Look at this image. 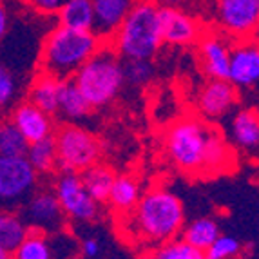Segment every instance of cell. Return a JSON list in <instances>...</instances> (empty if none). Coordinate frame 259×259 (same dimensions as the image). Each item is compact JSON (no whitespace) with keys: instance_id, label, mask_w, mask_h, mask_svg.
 Here are the masks:
<instances>
[{"instance_id":"1","label":"cell","mask_w":259,"mask_h":259,"mask_svg":"<svg viewBox=\"0 0 259 259\" xmlns=\"http://www.w3.org/2000/svg\"><path fill=\"white\" fill-rule=\"evenodd\" d=\"M185 229V208L182 199L165 187H152L143 192L140 203L123 216L127 238L143 245H165Z\"/></svg>"},{"instance_id":"2","label":"cell","mask_w":259,"mask_h":259,"mask_svg":"<svg viewBox=\"0 0 259 259\" xmlns=\"http://www.w3.org/2000/svg\"><path fill=\"white\" fill-rule=\"evenodd\" d=\"M104 46L105 42L95 31H76L56 26L42 40L38 67L42 73L67 82L73 80Z\"/></svg>"},{"instance_id":"3","label":"cell","mask_w":259,"mask_h":259,"mask_svg":"<svg viewBox=\"0 0 259 259\" xmlns=\"http://www.w3.org/2000/svg\"><path fill=\"white\" fill-rule=\"evenodd\" d=\"M107 44L123 60H152L163 46L161 9L152 0H136L129 17Z\"/></svg>"},{"instance_id":"4","label":"cell","mask_w":259,"mask_h":259,"mask_svg":"<svg viewBox=\"0 0 259 259\" xmlns=\"http://www.w3.org/2000/svg\"><path fill=\"white\" fill-rule=\"evenodd\" d=\"M73 82L83 93L95 109L111 105L121 89L125 87V67L123 58L105 44L91 60L78 71Z\"/></svg>"},{"instance_id":"5","label":"cell","mask_w":259,"mask_h":259,"mask_svg":"<svg viewBox=\"0 0 259 259\" xmlns=\"http://www.w3.org/2000/svg\"><path fill=\"white\" fill-rule=\"evenodd\" d=\"M212 127L196 116H183L170 123L165 133V151L183 172H203L205 154Z\"/></svg>"},{"instance_id":"6","label":"cell","mask_w":259,"mask_h":259,"mask_svg":"<svg viewBox=\"0 0 259 259\" xmlns=\"http://www.w3.org/2000/svg\"><path fill=\"white\" fill-rule=\"evenodd\" d=\"M58 170L82 174L98 163L100 142L91 131L78 123H65L55 131Z\"/></svg>"},{"instance_id":"7","label":"cell","mask_w":259,"mask_h":259,"mask_svg":"<svg viewBox=\"0 0 259 259\" xmlns=\"http://www.w3.org/2000/svg\"><path fill=\"white\" fill-rule=\"evenodd\" d=\"M38 172L26 156L0 158V199L4 210L18 212L36 192Z\"/></svg>"},{"instance_id":"8","label":"cell","mask_w":259,"mask_h":259,"mask_svg":"<svg viewBox=\"0 0 259 259\" xmlns=\"http://www.w3.org/2000/svg\"><path fill=\"white\" fill-rule=\"evenodd\" d=\"M53 190L67 220L76 221V223H89L100 216V203L95 201L93 196L85 190L80 174L60 172Z\"/></svg>"},{"instance_id":"9","label":"cell","mask_w":259,"mask_h":259,"mask_svg":"<svg viewBox=\"0 0 259 259\" xmlns=\"http://www.w3.org/2000/svg\"><path fill=\"white\" fill-rule=\"evenodd\" d=\"M22 220L26 221L31 230H38L44 234H58L65 229L67 216L55 190L40 189L27 199L18 210Z\"/></svg>"},{"instance_id":"10","label":"cell","mask_w":259,"mask_h":259,"mask_svg":"<svg viewBox=\"0 0 259 259\" xmlns=\"http://www.w3.org/2000/svg\"><path fill=\"white\" fill-rule=\"evenodd\" d=\"M216 17L229 36L236 40L254 38L259 27V0H218Z\"/></svg>"},{"instance_id":"11","label":"cell","mask_w":259,"mask_h":259,"mask_svg":"<svg viewBox=\"0 0 259 259\" xmlns=\"http://www.w3.org/2000/svg\"><path fill=\"white\" fill-rule=\"evenodd\" d=\"M229 82L236 89H250L259 83V44L254 38L238 40L232 46Z\"/></svg>"},{"instance_id":"12","label":"cell","mask_w":259,"mask_h":259,"mask_svg":"<svg viewBox=\"0 0 259 259\" xmlns=\"http://www.w3.org/2000/svg\"><path fill=\"white\" fill-rule=\"evenodd\" d=\"M9 121L24 134V138L29 143L42 142L46 138L55 136L53 131V116L44 112L29 100H24L17 104L9 112Z\"/></svg>"},{"instance_id":"13","label":"cell","mask_w":259,"mask_h":259,"mask_svg":"<svg viewBox=\"0 0 259 259\" xmlns=\"http://www.w3.org/2000/svg\"><path fill=\"white\" fill-rule=\"evenodd\" d=\"M238 102V93L229 80H208L198 93L196 105L205 118L218 120L229 114Z\"/></svg>"},{"instance_id":"14","label":"cell","mask_w":259,"mask_h":259,"mask_svg":"<svg viewBox=\"0 0 259 259\" xmlns=\"http://www.w3.org/2000/svg\"><path fill=\"white\" fill-rule=\"evenodd\" d=\"M232 46L218 33H207L199 40V60L210 80H229Z\"/></svg>"},{"instance_id":"15","label":"cell","mask_w":259,"mask_h":259,"mask_svg":"<svg viewBox=\"0 0 259 259\" xmlns=\"http://www.w3.org/2000/svg\"><path fill=\"white\" fill-rule=\"evenodd\" d=\"M163 44L185 48L201 40V27L185 9H161Z\"/></svg>"},{"instance_id":"16","label":"cell","mask_w":259,"mask_h":259,"mask_svg":"<svg viewBox=\"0 0 259 259\" xmlns=\"http://www.w3.org/2000/svg\"><path fill=\"white\" fill-rule=\"evenodd\" d=\"M136 0H95V33L105 44L118 33Z\"/></svg>"},{"instance_id":"17","label":"cell","mask_w":259,"mask_h":259,"mask_svg":"<svg viewBox=\"0 0 259 259\" xmlns=\"http://www.w3.org/2000/svg\"><path fill=\"white\" fill-rule=\"evenodd\" d=\"M62 85H64L62 80L38 71V74L33 78V82L27 89V100L42 109L44 112H48L49 116H55L60 112Z\"/></svg>"},{"instance_id":"18","label":"cell","mask_w":259,"mask_h":259,"mask_svg":"<svg viewBox=\"0 0 259 259\" xmlns=\"http://www.w3.org/2000/svg\"><path fill=\"white\" fill-rule=\"evenodd\" d=\"M142 189L140 182L131 174H120L114 180L111 196H109V207L116 212L118 216H127L136 208L142 199Z\"/></svg>"},{"instance_id":"19","label":"cell","mask_w":259,"mask_h":259,"mask_svg":"<svg viewBox=\"0 0 259 259\" xmlns=\"http://www.w3.org/2000/svg\"><path fill=\"white\" fill-rule=\"evenodd\" d=\"M31 229L15 210H2L0 216V252L13 257L15 252L26 241Z\"/></svg>"},{"instance_id":"20","label":"cell","mask_w":259,"mask_h":259,"mask_svg":"<svg viewBox=\"0 0 259 259\" xmlns=\"http://www.w3.org/2000/svg\"><path fill=\"white\" fill-rule=\"evenodd\" d=\"M93 105L89 104V100L83 96V93L78 89V85L73 80H67L62 85V96H60V114L67 123H78L85 121L91 116Z\"/></svg>"},{"instance_id":"21","label":"cell","mask_w":259,"mask_h":259,"mask_svg":"<svg viewBox=\"0 0 259 259\" xmlns=\"http://www.w3.org/2000/svg\"><path fill=\"white\" fill-rule=\"evenodd\" d=\"M58 26L76 31H95V0H67L56 15Z\"/></svg>"},{"instance_id":"22","label":"cell","mask_w":259,"mask_h":259,"mask_svg":"<svg viewBox=\"0 0 259 259\" xmlns=\"http://www.w3.org/2000/svg\"><path fill=\"white\" fill-rule=\"evenodd\" d=\"M234 143L243 151L259 149V116L254 111H239L234 114L230 123Z\"/></svg>"},{"instance_id":"23","label":"cell","mask_w":259,"mask_h":259,"mask_svg":"<svg viewBox=\"0 0 259 259\" xmlns=\"http://www.w3.org/2000/svg\"><path fill=\"white\" fill-rule=\"evenodd\" d=\"M221 236L220 225L214 218H198L192 223H189L183 229L182 232V239L187 241L190 246H194L201 252H208L216 239Z\"/></svg>"},{"instance_id":"24","label":"cell","mask_w":259,"mask_h":259,"mask_svg":"<svg viewBox=\"0 0 259 259\" xmlns=\"http://www.w3.org/2000/svg\"><path fill=\"white\" fill-rule=\"evenodd\" d=\"M80 176H82L85 190L93 196L95 201H98L100 205L109 203V196H111L112 185L116 180V174L112 172V168H109L107 165L96 163L95 167L87 168Z\"/></svg>"},{"instance_id":"25","label":"cell","mask_w":259,"mask_h":259,"mask_svg":"<svg viewBox=\"0 0 259 259\" xmlns=\"http://www.w3.org/2000/svg\"><path fill=\"white\" fill-rule=\"evenodd\" d=\"M26 158L33 165V168L38 172V176L40 174H51L55 168H58V154H56L55 136L42 140V142L29 143Z\"/></svg>"},{"instance_id":"26","label":"cell","mask_w":259,"mask_h":259,"mask_svg":"<svg viewBox=\"0 0 259 259\" xmlns=\"http://www.w3.org/2000/svg\"><path fill=\"white\" fill-rule=\"evenodd\" d=\"M27 149H29V142L24 138V134L9 120L4 121L0 127V158L26 156Z\"/></svg>"},{"instance_id":"27","label":"cell","mask_w":259,"mask_h":259,"mask_svg":"<svg viewBox=\"0 0 259 259\" xmlns=\"http://www.w3.org/2000/svg\"><path fill=\"white\" fill-rule=\"evenodd\" d=\"M13 259H55L48 234L31 230L26 241L22 243L20 248L15 252Z\"/></svg>"},{"instance_id":"28","label":"cell","mask_w":259,"mask_h":259,"mask_svg":"<svg viewBox=\"0 0 259 259\" xmlns=\"http://www.w3.org/2000/svg\"><path fill=\"white\" fill-rule=\"evenodd\" d=\"M230 161V149L221 138V134L218 131H212L210 140L207 145V154H205V170L203 172L216 174L220 170H225L229 167Z\"/></svg>"},{"instance_id":"29","label":"cell","mask_w":259,"mask_h":259,"mask_svg":"<svg viewBox=\"0 0 259 259\" xmlns=\"http://www.w3.org/2000/svg\"><path fill=\"white\" fill-rule=\"evenodd\" d=\"M123 67H125V85L134 89L149 85L154 78L152 60H123Z\"/></svg>"},{"instance_id":"30","label":"cell","mask_w":259,"mask_h":259,"mask_svg":"<svg viewBox=\"0 0 259 259\" xmlns=\"http://www.w3.org/2000/svg\"><path fill=\"white\" fill-rule=\"evenodd\" d=\"M203 255L205 252L190 246L182 238L174 239L170 243H165V245L158 246L154 250L156 259H203Z\"/></svg>"},{"instance_id":"31","label":"cell","mask_w":259,"mask_h":259,"mask_svg":"<svg viewBox=\"0 0 259 259\" xmlns=\"http://www.w3.org/2000/svg\"><path fill=\"white\" fill-rule=\"evenodd\" d=\"M18 93H20V83H18L17 73L2 65V69H0V105L4 109L11 107L17 102Z\"/></svg>"},{"instance_id":"32","label":"cell","mask_w":259,"mask_h":259,"mask_svg":"<svg viewBox=\"0 0 259 259\" xmlns=\"http://www.w3.org/2000/svg\"><path fill=\"white\" fill-rule=\"evenodd\" d=\"M239 252H241V243L236 238H232V236L221 234L220 238L216 239V243H214V245L208 248V252H205V254H208L214 259H232V257H236Z\"/></svg>"},{"instance_id":"33","label":"cell","mask_w":259,"mask_h":259,"mask_svg":"<svg viewBox=\"0 0 259 259\" xmlns=\"http://www.w3.org/2000/svg\"><path fill=\"white\" fill-rule=\"evenodd\" d=\"M35 13L44 15V17H53L58 15V11L62 9V6L67 0H24Z\"/></svg>"},{"instance_id":"34","label":"cell","mask_w":259,"mask_h":259,"mask_svg":"<svg viewBox=\"0 0 259 259\" xmlns=\"http://www.w3.org/2000/svg\"><path fill=\"white\" fill-rule=\"evenodd\" d=\"M80 254L85 257H96L100 254V241L96 238H85L80 241Z\"/></svg>"},{"instance_id":"35","label":"cell","mask_w":259,"mask_h":259,"mask_svg":"<svg viewBox=\"0 0 259 259\" xmlns=\"http://www.w3.org/2000/svg\"><path fill=\"white\" fill-rule=\"evenodd\" d=\"M11 15L8 13V9L2 6V9H0V35H2V38L4 36H8V33L11 29Z\"/></svg>"},{"instance_id":"36","label":"cell","mask_w":259,"mask_h":259,"mask_svg":"<svg viewBox=\"0 0 259 259\" xmlns=\"http://www.w3.org/2000/svg\"><path fill=\"white\" fill-rule=\"evenodd\" d=\"M160 9H183L189 0H152Z\"/></svg>"},{"instance_id":"37","label":"cell","mask_w":259,"mask_h":259,"mask_svg":"<svg viewBox=\"0 0 259 259\" xmlns=\"http://www.w3.org/2000/svg\"><path fill=\"white\" fill-rule=\"evenodd\" d=\"M134 259H156V257H154V252H149V254H140V255H136Z\"/></svg>"},{"instance_id":"38","label":"cell","mask_w":259,"mask_h":259,"mask_svg":"<svg viewBox=\"0 0 259 259\" xmlns=\"http://www.w3.org/2000/svg\"><path fill=\"white\" fill-rule=\"evenodd\" d=\"M254 40L259 44V27H257V31H255V35H254Z\"/></svg>"},{"instance_id":"39","label":"cell","mask_w":259,"mask_h":259,"mask_svg":"<svg viewBox=\"0 0 259 259\" xmlns=\"http://www.w3.org/2000/svg\"><path fill=\"white\" fill-rule=\"evenodd\" d=\"M203 259H214V257H210L208 254H205V255H203Z\"/></svg>"}]
</instances>
